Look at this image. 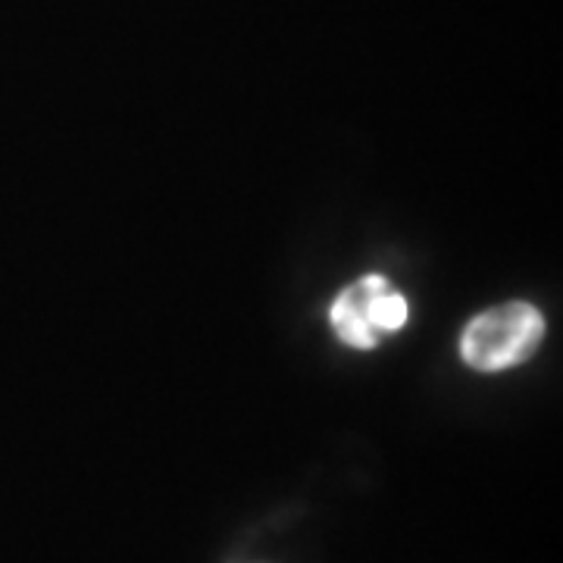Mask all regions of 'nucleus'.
<instances>
[{
	"label": "nucleus",
	"instance_id": "obj_2",
	"mask_svg": "<svg viewBox=\"0 0 563 563\" xmlns=\"http://www.w3.org/2000/svg\"><path fill=\"white\" fill-rule=\"evenodd\" d=\"M407 317V298L385 276H363L344 285L329 307L332 332L354 351H376L385 339L401 332Z\"/></svg>",
	"mask_w": 563,
	"mask_h": 563
},
{
	"label": "nucleus",
	"instance_id": "obj_1",
	"mask_svg": "<svg viewBox=\"0 0 563 563\" xmlns=\"http://www.w3.org/2000/svg\"><path fill=\"white\" fill-rule=\"evenodd\" d=\"M544 342V317L539 307L510 301L488 307L466 322L461 357L470 369L501 373L526 363Z\"/></svg>",
	"mask_w": 563,
	"mask_h": 563
}]
</instances>
